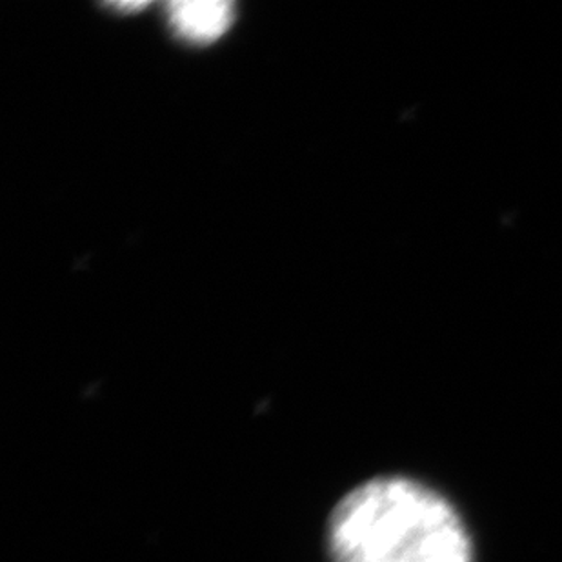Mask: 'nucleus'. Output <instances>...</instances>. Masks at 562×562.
I'll use <instances>...</instances> for the list:
<instances>
[{"mask_svg":"<svg viewBox=\"0 0 562 562\" xmlns=\"http://www.w3.org/2000/svg\"><path fill=\"white\" fill-rule=\"evenodd\" d=\"M334 562H473L453 506L425 484L379 477L351 490L328 525Z\"/></svg>","mask_w":562,"mask_h":562,"instance_id":"obj_1","label":"nucleus"},{"mask_svg":"<svg viewBox=\"0 0 562 562\" xmlns=\"http://www.w3.org/2000/svg\"><path fill=\"white\" fill-rule=\"evenodd\" d=\"M171 26L193 44L215 43L234 22V4L226 0H173L168 4Z\"/></svg>","mask_w":562,"mask_h":562,"instance_id":"obj_2","label":"nucleus"},{"mask_svg":"<svg viewBox=\"0 0 562 562\" xmlns=\"http://www.w3.org/2000/svg\"><path fill=\"white\" fill-rule=\"evenodd\" d=\"M115 10L119 11H138L144 10L146 5H148V2H115V4H112Z\"/></svg>","mask_w":562,"mask_h":562,"instance_id":"obj_3","label":"nucleus"}]
</instances>
